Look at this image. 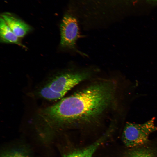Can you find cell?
<instances>
[{
	"label": "cell",
	"mask_w": 157,
	"mask_h": 157,
	"mask_svg": "<svg viewBox=\"0 0 157 157\" xmlns=\"http://www.w3.org/2000/svg\"><path fill=\"white\" fill-rule=\"evenodd\" d=\"M115 91V84L111 81H100L42 109L37 119L52 128L95 122L109 108Z\"/></svg>",
	"instance_id": "obj_1"
},
{
	"label": "cell",
	"mask_w": 157,
	"mask_h": 157,
	"mask_svg": "<svg viewBox=\"0 0 157 157\" xmlns=\"http://www.w3.org/2000/svg\"><path fill=\"white\" fill-rule=\"evenodd\" d=\"M98 71L93 67L82 68L72 67L43 83L36 91L40 97L51 101L61 99L72 88L91 77Z\"/></svg>",
	"instance_id": "obj_2"
},
{
	"label": "cell",
	"mask_w": 157,
	"mask_h": 157,
	"mask_svg": "<svg viewBox=\"0 0 157 157\" xmlns=\"http://www.w3.org/2000/svg\"><path fill=\"white\" fill-rule=\"evenodd\" d=\"M154 120V117L142 124L127 122L122 134V141L125 145L132 148L146 144L150 134L157 130Z\"/></svg>",
	"instance_id": "obj_3"
},
{
	"label": "cell",
	"mask_w": 157,
	"mask_h": 157,
	"mask_svg": "<svg viewBox=\"0 0 157 157\" xmlns=\"http://www.w3.org/2000/svg\"><path fill=\"white\" fill-rule=\"evenodd\" d=\"M60 30V45L62 47L82 56H87L77 47V41L81 35L78 22L75 17L69 15H65L62 20Z\"/></svg>",
	"instance_id": "obj_4"
},
{
	"label": "cell",
	"mask_w": 157,
	"mask_h": 157,
	"mask_svg": "<svg viewBox=\"0 0 157 157\" xmlns=\"http://www.w3.org/2000/svg\"><path fill=\"white\" fill-rule=\"evenodd\" d=\"M2 16L11 29L19 38L24 37L31 30L29 25L9 13H4Z\"/></svg>",
	"instance_id": "obj_5"
},
{
	"label": "cell",
	"mask_w": 157,
	"mask_h": 157,
	"mask_svg": "<svg viewBox=\"0 0 157 157\" xmlns=\"http://www.w3.org/2000/svg\"><path fill=\"white\" fill-rule=\"evenodd\" d=\"M0 38L1 42L14 44L24 47L20 42L19 38L13 33L1 17L0 19Z\"/></svg>",
	"instance_id": "obj_6"
},
{
	"label": "cell",
	"mask_w": 157,
	"mask_h": 157,
	"mask_svg": "<svg viewBox=\"0 0 157 157\" xmlns=\"http://www.w3.org/2000/svg\"><path fill=\"white\" fill-rule=\"evenodd\" d=\"M124 155V157H157V150L143 145L131 148Z\"/></svg>",
	"instance_id": "obj_7"
},
{
	"label": "cell",
	"mask_w": 157,
	"mask_h": 157,
	"mask_svg": "<svg viewBox=\"0 0 157 157\" xmlns=\"http://www.w3.org/2000/svg\"><path fill=\"white\" fill-rule=\"evenodd\" d=\"M104 138L100 139L92 144L81 150L75 151L64 157H92L95 150L103 141Z\"/></svg>",
	"instance_id": "obj_8"
},
{
	"label": "cell",
	"mask_w": 157,
	"mask_h": 157,
	"mask_svg": "<svg viewBox=\"0 0 157 157\" xmlns=\"http://www.w3.org/2000/svg\"><path fill=\"white\" fill-rule=\"evenodd\" d=\"M1 157H30L25 151L19 149L7 151L3 153Z\"/></svg>",
	"instance_id": "obj_9"
},
{
	"label": "cell",
	"mask_w": 157,
	"mask_h": 157,
	"mask_svg": "<svg viewBox=\"0 0 157 157\" xmlns=\"http://www.w3.org/2000/svg\"><path fill=\"white\" fill-rule=\"evenodd\" d=\"M154 1H157V0H152Z\"/></svg>",
	"instance_id": "obj_10"
}]
</instances>
